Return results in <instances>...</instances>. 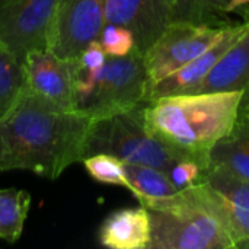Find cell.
Returning <instances> with one entry per match:
<instances>
[{"label": "cell", "instance_id": "6da1fadb", "mask_svg": "<svg viewBox=\"0 0 249 249\" xmlns=\"http://www.w3.org/2000/svg\"><path fill=\"white\" fill-rule=\"evenodd\" d=\"M92 118L23 92L0 121V172L28 171L55 181L85 158Z\"/></svg>", "mask_w": 249, "mask_h": 249}, {"label": "cell", "instance_id": "7a4b0ae2", "mask_svg": "<svg viewBox=\"0 0 249 249\" xmlns=\"http://www.w3.org/2000/svg\"><path fill=\"white\" fill-rule=\"evenodd\" d=\"M245 92L178 93L143 105L147 130L184 159L207 168L213 146L235 127Z\"/></svg>", "mask_w": 249, "mask_h": 249}, {"label": "cell", "instance_id": "3957f363", "mask_svg": "<svg viewBox=\"0 0 249 249\" xmlns=\"http://www.w3.org/2000/svg\"><path fill=\"white\" fill-rule=\"evenodd\" d=\"M137 201L150 216L149 249L236 248L219 197L201 179L175 194Z\"/></svg>", "mask_w": 249, "mask_h": 249}, {"label": "cell", "instance_id": "277c9868", "mask_svg": "<svg viewBox=\"0 0 249 249\" xmlns=\"http://www.w3.org/2000/svg\"><path fill=\"white\" fill-rule=\"evenodd\" d=\"M144 104L123 112L92 118L85 158L108 153L125 163L153 166L166 172L184 159L147 130L143 120Z\"/></svg>", "mask_w": 249, "mask_h": 249}, {"label": "cell", "instance_id": "5b68a950", "mask_svg": "<svg viewBox=\"0 0 249 249\" xmlns=\"http://www.w3.org/2000/svg\"><path fill=\"white\" fill-rule=\"evenodd\" d=\"M149 77L142 53L107 57L93 76L76 77V109L90 118L131 109L146 102Z\"/></svg>", "mask_w": 249, "mask_h": 249}, {"label": "cell", "instance_id": "8992f818", "mask_svg": "<svg viewBox=\"0 0 249 249\" xmlns=\"http://www.w3.org/2000/svg\"><path fill=\"white\" fill-rule=\"evenodd\" d=\"M225 26L190 22L171 23L143 54L149 77L147 88L204 53L217 41Z\"/></svg>", "mask_w": 249, "mask_h": 249}, {"label": "cell", "instance_id": "52a82bcc", "mask_svg": "<svg viewBox=\"0 0 249 249\" xmlns=\"http://www.w3.org/2000/svg\"><path fill=\"white\" fill-rule=\"evenodd\" d=\"M60 0H0V41L19 58L35 50H50Z\"/></svg>", "mask_w": 249, "mask_h": 249}, {"label": "cell", "instance_id": "ba28073f", "mask_svg": "<svg viewBox=\"0 0 249 249\" xmlns=\"http://www.w3.org/2000/svg\"><path fill=\"white\" fill-rule=\"evenodd\" d=\"M25 93L63 109H76V58L35 50L23 58Z\"/></svg>", "mask_w": 249, "mask_h": 249}, {"label": "cell", "instance_id": "9c48e42d", "mask_svg": "<svg viewBox=\"0 0 249 249\" xmlns=\"http://www.w3.org/2000/svg\"><path fill=\"white\" fill-rule=\"evenodd\" d=\"M105 0H60L55 13L50 50L64 58H76L98 39L105 23Z\"/></svg>", "mask_w": 249, "mask_h": 249}, {"label": "cell", "instance_id": "30bf717a", "mask_svg": "<svg viewBox=\"0 0 249 249\" xmlns=\"http://www.w3.org/2000/svg\"><path fill=\"white\" fill-rule=\"evenodd\" d=\"M105 22L130 29L144 54L172 23L169 0H105Z\"/></svg>", "mask_w": 249, "mask_h": 249}, {"label": "cell", "instance_id": "8fae6325", "mask_svg": "<svg viewBox=\"0 0 249 249\" xmlns=\"http://www.w3.org/2000/svg\"><path fill=\"white\" fill-rule=\"evenodd\" d=\"M247 23H229L223 28L217 41L209 47L204 53L198 57L178 69L177 71L171 73L169 76L163 77L162 80L150 85L146 92V102H150L158 98L178 95V93H191L196 86L209 74L212 67L217 63L222 54L238 39V36L245 31Z\"/></svg>", "mask_w": 249, "mask_h": 249}, {"label": "cell", "instance_id": "7c38bea8", "mask_svg": "<svg viewBox=\"0 0 249 249\" xmlns=\"http://www.w3.org/2000/svg\"><path fill=\"white\" fill-rule=\"evenodd\" d=\"M219 197L236 248L249 247V179L220 166H210L200 177Z\"/></svg>", "mask_w": 249, "mask_h": 249}, {"label": "cell", "instance_id": "4fadbf2b", "mask_svg": "<svg viewBox=\"0 0 249 249\" xmlns=\"http://www.w3.org/2000/svg\"><path fill=\"white\" fill-rule=\"evenodd\" d=\"M249 93V25L222 54L209 74L191 93L238 92Z\"/></svg>", "mask_w": 249, "mask_h": 249}, {"label": "cell", "instance_id": "5bb4252c", "mask_svg": "<svg viewBox=\"0 0 249 249\" xmlns=\"http://www.w3.org/2000/svg\"><path fill=\"white\" fill-rule=\"evenodd\" d=\"M98 241L109 249H149V212L143 206L112 212L101 223Z\"/></svg>", "mask_w": 249, "mask_h": 249}, {"label": "cell", "instance_id": "9a60e30c", "mask_svg": "<svg viewBox=\"0 0 249 249\" xmlns=\"http://www.w3.org/2000/svg\"><path fill=\"white\" fill-rule=\"evenodd\" d=\"M210 166L229 169L249 179V115L241 114L233 130L213 146L207 159Z\"/></svg>", "mask_w": 249, "mask_h": 249}, {"label": "cell", "instance_id": "2e32d148", "mask_svg": "<svg viewBox=\"0 0 249 249\" xmlns=\"http://www.w3.org/2000/svg\"><path fill=\"white\" fill-rule=\"evenodd\" d=\"M31 194L19 188H0V239L16 244L25 229Z\"/></svg>", "mask_w": 249, "mask_h": 249}, {"label": "cell", "instance_id": "e0dca14e", "mask_svg": "<svg viewBox=\"0 0 249 249\" xmlns=\"http://www.w3.org/2000/svg\"><path fill=\"white\" fill-rule=\"evenodd\" d=\"M23 92V60L0 41V121L18 105Z\"/></svg>", "mask_w": 249, "mask_h": 249}, {"label": "cell", "instance_id": "ac0fdd59", "mask_svg": "<svg viewBox=\"0 0 249 249\" xmlns=\"http://www.w3.org/2000/svg\"><path fill=\"white\" fill-rule=\"evenodd\" d=\"M228 3L229 0H169L171 20L225 26L231 23L226 18Z\"/></svg>", "mask_w": 249, "mask_h": 249}, {"label": "cell", "instance_id": "d6986e66", "mask_svg": "<svg viewBox=\"0 0 249 249\" xmlns=\"http://www.w3.org/2000/svg\"><path fill=\"white\" fill-rule=\"evenodd\" d=\"M125 174L130 184L128 191L137 198H158L175 194L178 188L169 178L166 171L146 166V165H136V163H125Z\"/></svg>", "mask_w": 249, "mask_h": 249}, {"label": "cell", "instance_id": "ffe728a7", "mask_svg": "<svg viewBox=\"0 0 249 249\" xmlns=\"http://www.w3.org/2000/svg\"><path fill=\"white\" fill-rule=\"evenodd\" d=\"M80 163L95 182L123 187L125 190L130 188L124 162L121 159L108 153H95L83 158Z\"/></svg>", "mask_w": 249, "mask_h": 249}, {"label": "cell", "instance_id": "44dd1931", "mask_svg": "<svg viewBox=\"0 0 249 249\" xmlns=\"http://www.w3.org/2000/svg\"><path fill=\"white\" fill-rule=\"evenodd\" d=\"M98 41L109 57H124L136 50V39L133 32L115 23L105 22L99 32Z\"/></svg>", "mask_w": 249, "mask_h": 249}, {"label": "cell", "instance_id": "7402d4cb", "mask_svg": "<svg viewBox=\"0 0 249 249\" xmlns=\"http://www.w3.org/2000/svg\"><path fill=\"white\" fill-rule=\"evenodd\" d=\"M107 53L104 51L102 45L98 39L89 42L82 53L76 57V67H77V76L86 77L93 76L96 71L101 70V67L107 61Z\"/></svg>", "mask_w": 249, "mask_h": 249}, {"label": "cell", "instance_id": "603a6c76", "mask_svg": "<svg viewBox=\"0 0 249 249\" xmlns=\"http://www.w3.org/2000/svg\"><path fill=\"white\" fill-rule=\"evenodd\" d=\"M201 166L191 159H181L169 169V178L178 190H182L194 182H197L201 177Z\"/></svg>", "mask_w": 249, "mask_h": 249}, {"label": "cell", "instance_id": "cb8c5ba5", "mask_svg": "<svg viewBox=\"0 0 249 249\" xmlns=\"http://www.w3.org/2000/svg\"><path fill=\"white\" fill-rule=\"evenodd\" d=\"M245 6H249V0H229L228 6H226V13H233Z\"/></svg>", "mask_w": 249, "mask_h": 249}, {"label": "cell", "instance_id": "d4e9b609", "mask_svg": "<svg viewBox=\"0 0 249 249\" xmlns=\"http://www.w3.org/2000/svg\"><path fill=\"white\" fill-rule=\"evenodd\" d=\"M241 114L249 115V93L244 95V101H242V107H241Z\"/></svg>", "mask_w": 249, "mask_h": 249}, {"label": "cell", "instance_id": "484cf974", "mask_svg": "<svg viewBox=\"0 0 249 249\" xmlns=\"http://www.w3.org/2000/svg\"><path fill=\"white\" fill-rule=\"evenodd\" d=\"M239 10H241V13H242V16H244V22L249 25V6H245V7L239 9Z\"/></svg>", "mask_w": 249, "mask_h": 249}]
</instances>
